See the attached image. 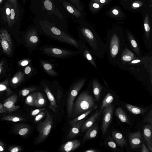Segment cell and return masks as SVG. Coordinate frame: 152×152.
<instances>
[{"label":"cell","instance_id":"obj_1","mask_svg":"<svg viewBox=\"0 0 152 152\" xmlns=\"http://www.w3.org/2000/svg\"><path fill=\"white\" fill-rule=\"evenodd\" d=\"M32 4L36 18L46 20L69 33L68 17L59 0H33Z\"/></svg>","mask_w":152,"mask_h":152},{"label":"cell","instance_id":"obj_2","mask_svg":"<svg viewBox=\"0 0 152 152\" xmlns=\"http://www.w3.org/2000/svg\"><path fill=\"white\" fill-rule=\"evenodd\" d=\"M34 23L39 33L50 39L71 45L81 52L86 45L81 39L75 38L69 33L64 31L46 20L35 18Z\"/></svg>","mask_w":152,"mask_h":152},{"label":"cell","instance_id":"obj_3","mask_svg":"<svg viewBox=\"0 0 152 152\" xmlns=\"http://www.w3.org/2000/svg\"><path fill=\"white\" fill-rule=\"evenodd\" d=\"M78 23L77 29L80 39L88 45L92 54L99 58H103L106 51L105 45L102 40L83 20Z\"/></svg>","mask_w":152,"mask_h":152},{"label":"cell","instance_id":"obj_4","mask_svg":"<svg viewBox=\"0 0 152 152\" xmlns=\"http://www.w3.org/2000/svg\"><path fill=\"white\" fill-rule=\"evenodd\" d=\"M105 45L109 62L114 65H118L121 53L127 46L124 35L115 31L109 33Z\"/></svg>","mask_w":152,"mask_h":152},{"label":"cell","instance_id":"obj_5","mask_svg":"<svg viewBox=\"0 0 152 152\" xmlns=\"http://www.w3.org/2000/svg\"><path fill=\"white\" fill-rule=\"evenodd\" d=\"M96 105L92 96L87 91H84L79 95L74 103L71 116H77Z\"/></svg>","mask_w":152,"mask_h":152},{"label":"cell","instance_id":"obj_6","mask_svg":"<svg viewBox=\"0 0 152 152\" xmlns=\"http://www.w3.org/2000/svg\"><path fill=\"white\" fill-rule=\"evenodd\" d=\"M39 50L42 54L50 57L62 59L71 58L81 53V52L79 50L75 51L47 45L40 47Z\"/></svg>","mask_w":152,"mask_h":152},{"label":"cell","instance_id":"obj_7","mask_svg":"<svg viewBox=\"0 0 152 152\" xmlns=\"http://www.w3.org/2000/svg\"><path fill=\"white\" fill-rule=\"evenodd\" d=\"M87 80V79L86 77L77 79L70 87L66 103L67 112L68 117L71 116L74 100Z\"/></svg>","mask_w":152,"mask_h":152},{"label":"cell","instance_id":"obj_8","mask_svg":"<svg viewBox=\"0 0 152 152\" xmlns=\"http://www.w3.org/2000/svg\"><path fill=\"white\" fill-rule=\"evenodd\" d=\"M53 123V118L48 111L45 120L38 125V134L36 140L37 144L42 143L47 137L52 129Z\"/></svg>","mask_w":152,"mask_h":152},{"label":"cell","instance_id":"obj_9","mask_svg":"<svg viewBox=\"0 0 152 152\" xmlns=\"http://www.w3.org/2000/svg\"><path fill=\"white\" fill-rule=\"evenodd\" d=\"M68 17L72 20V22L78 23L83 20L84 12L82 11L66 0H59Z\"/></svg>","mask_w":152,"mask_h":152},{"label":"cell","instance_id":"obj_10","mask_svg":"<svg viewBox=\"0 0 152 152\" xmlns=\"http://www.w3.org/2000/svg\"><path fill=\"white\" fill-rule=\"evenodd\" d=\"M39 33L34 26L28 29L25 34V43L30 52L37 49L40 43L41 40L38 35Z\"/></svg>","mask_w":152,"mask_h":152},{"label":"cell","instance_id":"obj_11","mask_svg":"<svg viewBox=\"0 0 152 152\" xmlns=\"http://www.w3.org/2000/svg\"><path fill=\"white\" fill-rule=\"evenodd\" d=\"M0 42L4 53L10 56L12 53L13 44L10 34L5 29H2L0 31Z\"/></svg>","mask_w":152,"mask_h":152},{"label":"cell","instance_id":"obj_12","mask_svg":"<svg viewBox=\"0 0 152 152\" xmlns=\"http://www.w3.org/2000/svg\"><path fill=\"white\" fill-rule=\"evenodd\" d=\"M39 86L47 95L49 101V108L56 112L57 110L58 106L55 97L50 88L48 81L43 79L40 82Z\"/></svg>","mask_w":152,"mask_h":152},{"label":"cell","instance_id":"obj_13","mask_svg":"<svg viewBox=\"0 0 152 152\" xmlns=\"http://www.w3.org/2000/svg\"><path fill=\"white\" fill-rule=\"evenodd\" d=\"M113 109L114 106L111 104L108 106L103 110V117L101 129L103 135L106 134L111 122Z\"/></svg>","mask_w":152,"mask_h":152},{"label":"cell","instance_id":"obj_14","mask_svg":"<svg viewBox=\"0 0 152 152\" xmlns=\"http://www.w3.org/2000/svg\"><path fill=\"white\" fill-rule=\"evenodd\" d=\"M131 148L135 149L140 147L142 143V138L140 130L130 134L128 136Z\"/></svg>","mask_w":152,"mask_h":152},{"label":"cell","instance_id":"obj_15","mask_svg":"<svg viewBox=\"0 0 152 152\" xmlns=\"http://www.w3.org/2000/svg\"><path fill=\"white\" fill-rule=\"evenodd\" d=\"M152 125L150 123L144 125L143 128V135L148 148L152 152Z\"/></svg>","mask_w":152,"mask_h":152},{"label":"cell","instance_id":"obj_16","mask_svg":"<svg viewBox=\"0 0 152 152\" xmlns=\"http://www.w3.org/2000/svg\"><path fill=\"white\" fill-rule=\"evenodd\" d=\"M17 99L18 95L15 94L10 96L4 101L3 106L7 112H12L18 109L19 106L15 105Z\"/></svg>","mask_w":152,"mask_h":152},{"label":"cell","instance_id":"obj_17","mask_svg":"<svg viewBox=\"0 0 152 152\" xmlns=\"http://www.w3.org/2000/svg\"><path fill=\"white\" fill-rule=\"evenodd\" d=\"M137 58V56L128 48L127 46L121 53L118 65L127 63Z\"/></svg>","mask_w":152,"mask_h":152},{"label":"cell","instance_id":"obj_18","mask_svg":"<svg viewBox=\"0 0 152 152\" xmlns=\"http://www.w3.org/2000/svg\"><path fill=\"white\" fill-rule=\"evenodd\" d=\"M102 111L100 109L96 110L90 117L84 122L81 128V132H83L92 126L98 120Z\"/></svg>","mask_w":152,"mask_h":152},{"label":"cell","instance_id":"obj_19","mask_svg":"<svg viewBox=\"0 0 152 152\" xmlns=\"http://www.w3.org/2000/svg\"><path fill=\"white\" fill-rule=\"evenodd\" d=\"M144 29L145 32L144 42L147 45L151 46L152 38L151 36V31L149 21V18L148 14H146L144 22Z\"/></svg>","mask_w":152,"mask_h":152},{"label":"cell","instance_id":"obj_20","mask_svg":"<svg viewBox=\"0 0 152 152\" xmlns=\"http://www.w3.org/2000/svg\"><path fill=\"white\" fill-rule=\"evenodd\" d=\"M40 64L45 72L49 76L56 77L59 75L58 72L54 69L53 64L44 60H40Z\"/></svg>","mask_w":152,"mask_h":152},{"label":"cell","instance_id":"obj_21","mask_svg":"<svg viewBox=\"0 0 152 152\" xmlns=\"http://www.w3.org/2000/svg\"><path fill=\"white\" fill-rule=\"evenodd\" d=\"M80 141L78 140L68 141L62 145L60 148L61 151L69 152L74 151L80 145Z\"/></svg>","mask_w":152,"mask_h":152},{"label":"cell","instance_id":"obj_22","mask_svg":"<svg viewBox=\"0 0 152 152\" xmlns=\"http://www.w3.org/2000/svg\"><path fill=\"white\" fill-rule=\"evenodd\" d=\"M85 120L83 119L71 126V127L67 136V139L74 138L78 135Z\"/></svg>","mask_w":152,"mask_h":152},{"label":"cell","instance_id":"obj_23","mask_svg":"<svg viewBox=\"0 0 152 152\" xmlns=\"http://www.w3.org/2000/svg\"><path fill=\"white\" fill-rule=\"evenodd\" d=\"M130 47L138 57L141 56V53L138 44L133 35L130 32L127 31L126 33V38Z\"/></svg>","mask_w":152,"mask_h":152},{"label":"cell","instance_id":"obj_24","mask_svg":"<svg viewBox=\"0 0 152 152\" xmlns=\"http://www.w3.org/2000/svg\"><path fill=\"white\" fill-rule=\"evenodd\" d=\"M112 138L116 144L121 148L127 146V143L124 136L121 133L116 131L112 132Z\"/></svg>","mask_w":152,"mask_h":152},{"label":"cell","instance_id":"obj_25","mask_svg":"<svg viewBox=\"0 0 152 152\" xmlns=\"http://www.w3.org/2000/svg\"><path fill=\"white\" fill-rule=\"evenodd\" d=\"M98 129V124L96 123H95L86 130L84 137V140H91L95 137L97 136Z\"/></svg>","mask_w":152,"mask_h":152},{"label":"cell","instance_id":"obj_26","mask_svg":"<svg viewBox=\"0 0 152 152\" xmlns=\"http://www.w3.org/2000/svg\"><path fill=\"white\" fill-rule=\"evenodd\" d=\"M92 87L93 94L96 101L99 100L101 91L102 89V87L100 85L98 81L96 79L92 81Z\"/></svg>","mask_w":152,"mask_h":152},{"label":"cell","instance_id":"obj_27","mask_svg":"<svg viewBox=\"0 0 152 152\" xmlns=\"http://www.w3.org/2000/svg\"><path fill=\"white\" fill-rule=\"evenodd\" d=\"M125 106L130 113L134 115L143 114L147 110V109L126 104Z\"/></svg>","mask_w":152,"mask_h":152},{"label":"cell","instance_id":"obj_28","mask_svg":"<svg viewBox=\"0 0 152 152\" xmlns=\"http://www.w3.org/2000/svg\"><path fill=\"white\" fill-rule=\"evenodd\" d=\"M115 115L122 122L130 124L129 117L124 110L121 107L117 108L115 111Z\"/></svg>","mask_w":152,"mask_h":152},{"label":"cell","instance_id":"obj_29","mask_svg":"<svg viewBox=\"0 0 152 152\" xmlns=\"http://www.w3.org/2000/svg\"><path fill=\"white\" fill-rule=\"evenodd\" d=\"M82 55L84 58L91 64L97 69L95 62L91 53L89 49L86 45L82 51Z\"/></svg>","mask_w":152,"mask_h":152},{"label":"cell","instance_id":"obj_30","mask_svg":"<svg viewBox=\"0 0 152 152\" xmlns=\"http://www.w3.org/2000/svg\"><path fill=\"white\" fill-rule=\"evenodd\" d=\"M97 107V106L96 105L95 106L88 110L86 111L78 116L69 122L70 125L71 126L77 122L83 119L88 115L93 110L96 109Z\"/></svg>","mask_w":152,"mask_h":152},{"label":"cell","instance_id":"obj_31","mask_svg":"<svg viewBox=\"0 0 152 152\" xmlns=\"http://www.w3.org/2000/svg\"><path fill=\"white\" fill-rule=\"evenodd\" d=\"M46 104V101L42 93L37 92V97L34 103V107H41Z\"/></svg>","mask_w":152,"mask_h":152},{"label":"cell","instance_id":"obj_32","mask_svg":"<svg viewBox=\"0 0 152 152\" xmlns=\"http://www.w3.org/2000/svg\"><path fill=\"white\" fill-rule=\"evenodd\" d=\"M114 100V97L110 93H108L104 97L100 110L102 111L108 106L111 104Z\"/></svg>","mask_w":152,"mask_h":152},{"label":"cell","instance_id":"obj_33","mask_svg":"<svg viewBox=\"0 0 152 152\" xmlns=\"http://www.w3.org/2000/svg\"><path fill=\"white\" fill-rule=\"evenodd\" d=\"M17 12H18L15 10L13 5L12 4L10 8V14L9 20L7 23L9 27H11L12 26L17 20L18 17L16 16V13Z\"/></svg>","mask_w":152,"mask_h":152},{"label":"cell","instance_id":"obj_34","mask_svg":"<svg viewBox=\"0 0 152 152\" xmlns=\"http://www.w3.org/2000/svg\"><path fill=\"white\" fill-rule=\"evenodd\" d=\"M37 92L34 91L29 94L26 99V104L30 106L34 107V102L37 96Z\"/></svg>","mask_w":152,"mask_h":152},{"label":"cell","instance_id":"obj_35","mask_svg":"<svg viewBox=\"0 0 152 152\" xmlns=\"http://www.w3.org/2000/svg\"><path fill=\"white\" fill-rule=\"evenodd\" d=\"M40 88H41L40 86L39 87L34 86L25 88L20 91V94L22 96H25L28 95L29 93L38 90Z\"/></svg>","mask_w":152,"mask_h":152},{"label":"cell","instance_id":"obj_36","mask_svg":"<svg viewBox=\"0 0 152 152\" xmlns=\"http://www.w3.org/2000/svg\"><path fill=\"white\" fill-rule=\"evenodd\" d=\"M24 75L21 72L17 73L12 80V83L13 84H16L20 82L24 78Z\"/></svg>","mask_w":152,"mask_h":152},{"label":"cell","instance_id":"obj_37","mask_svg":"<svg viewBox=\"0 0 152 152\" xmlns=\"http://www.w3.org/2000/svg\"><path fill=\"white\" fill-rule=\"evenodd\" d=\"M4 91H5L8 96L10 95L12 93L11 90L8 87L7 80L0 83V92Z\"/></svg>","mask_w":152,"mask_h":152},{"label":"cell","instance_id":"obj_38","mask_svg":"<svg viewBox=\"0 0 152 152\" xmlns=\"http://www.w3.org/2000/svg\"><path fill=\"white\" fill-rule=\"evenodd\" d=\"M79 10L84 12L83 5L80 0H66Z\"/></svg>","mask_w":152,"mask_h":152},{"label":"cell","instance_id":"obj_39","mask_svg":"<svg viewBox=\"0 0 152 152\" xmlns=\"http://www.w3.org/2000/svg\"><path fill=\"white\" fill-rule=\"evenodd\" d=\"M1 119L8 121L16 122L25 120L24 118L14 116H8L3 117Z\"/></svg>","mask_w":152,"mask_h":152},{"label":"cell","instance_id":"obj_40","mask_svg":"<svg viewBox=\"0 0 152 152\" xmlns=\"http://www.w3.org/2000/svg\"><path fill=\"white\" fill-rule=\"evenodd\" d=\"M106 143L110 148L115 150L116 149V145L114 140L110 136H108L106 140Z\"/></svg>","mask_w":152,"mask_h":152},{"label":"cell","instance_id":"obj_41","mask_svg":"<svg viewBox=\"0 0 152 152\" xmlns=\"http://www.w3.org/2000/svg\"><path fill=\"white\" fill-rule=\"evenodd\" d=\"M102 6V5L98 3L91 1L89 4L90 10L92 12H95L99 10Z\"/></svg>","mask_w":152,"mask_h":152},{"label":"cell","instance_id":"obj_42","mask_svg":"<svg viewBox=\"0 0 152 152\" xmlns=\"http://www.w3.org/2000/svg\"><path fill=\"white\" fill-rule=\"evenodd\" d=\"M37 70L30 66H26L24 70V72L26 75H34L37 73Z\"/></svg>","mask_w":152,"mask_h":152},{"label":"cell","instance_id":"obj_43","mask_svg":"<svg viewBox=\"0 0 152 152\" xmlns=\"http://www.w3.org/2000/svg\"><path fill=\"white\" fill-rule=\"evenodd\" d=\"M47 111H48L45 110L37 115L35 116L34 122L37 123L41 120L46 115Z\"/></svg>","mask_w":152,"mask_h":152},{"label":"cell","instance_id":"obj_44","mask_svg":"<svg viewBox=\"0 0 152 152\" xmlns=\"http://www.w3.org/2000/svg\"><path fill=\"white\" fill-rule=\"evenodd\" d=\"M144 122H148L152 124V111L151 109L143 121Z\"/></svg>","mask_w":152,"mask_h":152},{"label":"cell","instance_id":"obj_45","mask_svg":"<svg viewBox=\"0 0 152 152\" xmlns=\"http://www.w3.org/2000/svg\"><path fill=\"white\" fill-rule=\"evenodd\" d=\"M143 5V2L140 1H135L134 2L131 6V8L135 9L138 8Z\"/></svg>","mask_w":152,"mask_h":152},{"label":"cell","instance_id":"obj_46","mask_svg":"<svg viewBox=\"0 0 152 152\" xmlns=\"http://www.w3.org/2000/svg\"><path fill=\"white\" fill-rule=\"evenodd\" d=\"M29 129L27 127H24L20 129L18 131V134L22 136L26 135L29 131Z\"/></svg>","mask_w":152,"mask_h":152},{"label":"cell","instance_id":"obj_47","mask_svg":"<svg viewBox=\"0 0 152 152\" xmlns=\"http://www.w3.org/2000/svg\"><path fill=\"white\" fill-rule=\"evenodd\" d=\"M45 110V108H44L35 109L31 111V115L32 116H35L41 112Z\"/></svg>","mask_w":152,"mask_h":152},{"label":"cell","instance_id":"obj_48","mask_svg":"<svg viewBox=\"0 0 152 152\" xmlns=\"http://www.w3.org/2000/svg\"><path fill=\"white\" fill-rule=\"evenodd\" d=\"M109 1L110 0H91V1L96 2L102 5L107 4Z\"/></svg>","mask_w":152,"mask_h":152},{"label":"cell","instance_id":"obj_49","mask_svg":"<svg viewBox=\"0 0 152 152\" xmlns=\"http://www.w3.org/2000/svg\"><path fill=\"white\" fill-rule=\"evenodd\" d=\"M7 1L13 5L15 10L18 12L17 0H7Z\"/></svg>","mask_w":152,"mask_h":152},{"label":"cell","instance_id":"obj_50","mask_svg":"<svg viewBox=\"0 0 152 152\" xmlns=\"http://www.w3.org/2000/svg\"><path fill=\"white\" fill-rule=\"evenodd\" d=\"M142 59L137 58L129 62L128 63H129L128 64H129L130 65H131L138 64V63H142Z\"/></svg>","mask_w":152,"mask_h":152},{"label":"cell","instance_id":"obj_51","mask_svg":"<svg viewBox=\"0 0 152 152\" xmlns=\"http://www.w3.org/2000/svg\"><path fill=\"white\" fill-rule=\"evenodd\" d=\"M141 147V151L142 152H150V151L147 147L146 145L144 143H142Z\"/></svg>","mask_w":152,"mask_h":152},{"label":"cell","instance_id":"obj_52","mask_svg":"<svg viewBox=\"0 0 152 152\" xmlns=\"http://www.w3.org/2000/svg\"><path fill=\"white\" fill-rule=\"evenodd\" d=\"M21 150V148L20 147L18 146H15L11 148L10 151L11 152H18Z\"/></svg>","mask_w":152,"mask_h":152},{"label":"cell","instance_id":"obj_53","mask_svg":"<svg viewBox=\"0 0 152 152\" xmlns=\"http://www.w3.org/2000/svg\"><path fill=\"white\" fill-rule=\"evenodd\" d=\"M111 12L112 14L115 16L118 15L120 13L119 10L116 8L113 9L111 10Z\"/></svg>","mask_w":152,"mask_h":152},{"label":"cell","instance_id":"obj_54","mask_svg":"<svg viewBox=\"0 0 152 152\" xmlns=\"http://www.w3.org/2000/svg\"><path fill=\"white\" fill-rule=\"evenodd\" d=\"M30 62V60L29 59H25L21 63V65L23 66H25L28 65Z\"/></svg>","mask_w":152,"mask_h":152},{"label":"cell","instance_id":"obj_55","mask_svg":"<svg viewBox=\"0 0 152 152\" xmlns=\"http://www.w3.org/2000/svg\"><path fill=\"white\" fill-rule=\"evenodd\" d=\"M7 112L6 110L4 108L3 104L0 103V113H3Z\"/></svg>","mask_w":152,"mask_h":152},{"label":"cell","instance_id":"obj_56","mask_svg":"<svg viewBox=\"0 0 152 152\" xmlns=\"http://www.w3.org/2000/svg\"><path fill=\"white\" fill-rule=\"evenodd\" d=\"M4 150V143L0 141V151H3Z\"/></svg>","mask_w":152,"mask_h":152},{"label":"cell","instance_id":"obj_57","mask_svg":"<svg viewBox=\"0 0 152 152\" xmlns=\"http://www.w3.org/2000/svg\"><path fill=\"white\" fill-rule=\"evenodd\" d=\"M4 62L3 61L0 62V75L2 72L4 67Z\"/></svg>","mask_w":152,"mask_h":152},{"label":"cell","instance_id":"obj_58","mask_svg":"<svg viewBox=\"0 0 152 152\" xmlns=\"http://www.w3.org/2000/svg\"><path fill=\"white\" fill-rule=\"evenodd\" d=\"M98 151L95 149H89L85 151V152H97Z\"/></svg>","mask_w":152,"mask_h":152},{"label":"cell","instance_id":"obj_59","mask_svg":"<svg viewBox=\"0 0 152 152\" xmlns=\"http://www.w3.org/2000/svg\"><path fill=\"white\" fill-rule=\"evenodd\" d=\"M3 0H0V3H1L2 1Z\"/></svg>","mask_w":152,"mask_h":152},{"label":"cell","instance_id":"obj_60","mask_svg":"<svg viewBox=\"0 0 152 152\" xmlns=\"http://www.w3.org/2000/svg\"><path fill=\"white\" fill-rule=\"evenodd\" d=\"M124 1H127L128 0H123Z\"/></svg>","mask_w":152,"mask_h":152},{"label":"cell","instance_id":"obj_61","mask_svg":"<svg viewBox=\"0 0 152 152\" xmlns=\"http://www.w3.org/2000/svg\"><path fill=\"white\" fill-rule=\"evenodd\" d=\"M150 1H151V3H152V0H150Z\"/></svg>","mask_w":152,"mask_h":152},{"label":"cell","instance_id":"obj_62","mask_svg":"<svg viewBox=\"0 0 152 152\" xmlns=\"http://www.w3.org/2000/svg\"><path fill=\"white\" fill-rule=\"evenodd\" d=\"M24 0V1H26V0Z\"/></svg>","mask_w":152,"mask_h":152}]
</instances>
